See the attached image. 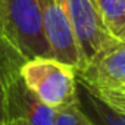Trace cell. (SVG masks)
Wrapping results in <instances>:
<instances>
[{
    "label": "cell",
    "instance_id": "obj_1",
    "mask_svg": "<svg viewBox=\"0 0 125 125\" xmlns=\"http://www.w3.org/2000/svg\"><path fill=\"white\" fill-rule=\"evenodd\" d=\"M80 84L109 109L125 115V41L112 38L77 71Z\"/></svg>",
    "mask_w": 125,
    "mask_h": 125
},
{
    "label": "cell",
    "instance_id": "obj_2",
    "mask_svg": "<svg viewBox=\"0 0 125 125\" xmlns=\"http://www.w3.org/2000/svg\"><path fill=\"white\" fill-rule=\"evenodd\" d=\"M2 38L8 40L25 60L53 57L37 0H0Z\"/></svg>",
    "mask_w": 125,
    "mask_h": 125
},
{
    "label": "cell",
    "instance_id": "obj_3",
    "mask_svg": "<svg viewBox=\"0 0 125 125\" xmlns=\"http://www.w3.org/2000/svg\"><path fill=\"white\" fill-rule=\"evenodd\" d=\"M25 85L47 106L59 110L80 103L77 94V69L54 57L25 60L21 68Z\"/></svg>",
    "mask_w": 125,
    "mask_h": 125
},
{
    "label": "cell",
    "instance_id": "obj_4",
    "mask_svg": "<svg viewBox=\"0 0 125 125\" xmlns=\"http://www.w3.org/2000/svg\"><path fill=\"white\" fill-rule=\"evenodd\" d=\"M37 5L53 57L78 69L80 52L71 25L68 0H37Z\"/></svg>",
    "mask_w": 125,
    "mask_h": 125
},
{
    "label": "cell",
    "instance_id": "obj_5",
    "mask_svg": "<svg viewBox=\"0 0 125 125\" xmlns=\"http://www.w3.org/2000/svg\"><path fill=\"white\" fill-rule=\"evenodd\" d=\"M68 5L71 25L80 52V68H83L113 35L103 24L96 0H68Z\"/></svg>",
    "mask_w": 125,
    "mask_h": 125
},
{
    "label": "cell",
    "instance_id": "obj_6",
    "mask_svg": "<svg viewBox=\"0 0 125 125\" xmlns=\"http://www.w3.org/2000/svg\"><path fill=\"white\" fill-rule=\"evenodd\" d=\"M22 118L28 125H56L57 110L44 104L22 81L15 84L9 100V121Z\"/></svg>",
    "mask_w": 125,
    "mask_h": 125
},
{
    "label": "cell",
    "instance_id": "obj_7",
    "mask_svg": "<svg viewBox=\"0 0 125 125\" xmlns=\"http://www.w3.org/2000/svg\"><path fill=\"white\" fill-rule=\"evenodd\" d=\"M25 57L5 38H0V125L9 122V100L21 78Z\"/></svg>",
    "mask_w": 125,
    "mask_h": 125
},
{
    "label": "cell",
    "instance_id": "obj_8",
    "mask_svg": "<svg viewBox=\"0 0 125 125\" xmlns=\"http://www.w3.org/2000/svg\"><path fill=\"white\" fill-rule=\"evenodd\" d=\"M96 5L107 31L125 41V0H96Z\"/></svg>",
    "mask_w": 125,
    "mask_h": 125
},
{
    "label": "cell",
    "instance_id": "obj_9",
    "mask_svg": "<svg viewBox=\"0 0 125 125\" xmlns=\"http://www.w3.org/2000/svg\"><path fill=\"white\" fill-rule=\"evenodd\" d=\"M85 97H87L88 106H91V110L96 116V119H91L88 116L93 122H96L97 125H125V115L109 109L106 104L94 99L90 93H87Z\"/></svg>",
    "mask_w": 125,
    "mask_h": 125
},
{
    "label": "cell",
    "instance_id": "obj_10",
    "mask_svg": "<svg viewBox=\"0 0 125 125\" xmlns=\"http://www.w3.org/2000/svg\"><path fill=\"white\" fill-rule=\"evenodd\" d=\"M87 113L80 107V103H77L57 110L56 125H87Z\"/></svg>",
    "mask_w": 125,
    "mask_h": 125
},
{
    "label": "cell",
    "instance_id": "obj_11",
    "mask_svg": "<svg viewBox=\"0 0 125 125\" xmlns=\"http://www.w3.org/2000/svg\"><path fill=\"white\" fill-rule=\"evenodd\" d=\"M6 125H28L22 118H13V119H10Z\"/></svg>",
    "mask_w": 125,
    "mask_h": 125
},
{
    "label": "cell",
    "instance_id": "obj_12",
    "mask_svg": "<svg viewBox=\"0 0 125 125\" xmlns=\"http://www.w3.org/2000/svg\"><path fill=\"white\" fill-rule=\"evenodd\" d=\"M87 116H88V115H87ZM87 125H97V124H96V122H93V121L88 118V121H87Z\"/></svg>",
    "mask_w": 125,
    "mask_h": 125
},
{
    "label": "cell",
    "instance_id": "obj_13",
    "mask_svg": "<svg viewBox=\"0 0 125 125\" xmlns=\"http://www.w3.org/2000/svg\"><path fill=\"white\" fill-rule=\"evenodd\" d=\"M0 38H2V27H0Z\"/></svg>",
    "mask_w": 125,
    "mask_h": 125
}]
</instances>
